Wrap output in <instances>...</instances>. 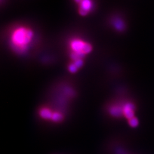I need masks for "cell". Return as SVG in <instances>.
Returning a JSON list of instances; mask_svg holds the SVG:
<instances>
[{
  "mask_svg": "<svg viewBox=\"0 0 154 154\" xmlns=\"http://www.w3.org/2000/svg\"><path fill=\"white\" fill-rule=\"evenodd\" d=\"M33 32L28 28H17L12 33L11 42L13 45L20 51H23L33 38Z\"/></svg>",
  "mask_w": 154,
  "mask_h": 154,
  "instance_id": "cell-1",
  "label": "cell"
},
{
  "mask_svg": "<svg viewBox=\"0 0 154 154\" xmlns=\"http://www.w3.org/2000/svg\"><path fill=\"white\" fill-rule=\"evenodd\" d=\"M137 107L132 102H127L123 105V116L127 119L130 120L135 117Z\"/></svg>",
  "mask_w": 154,
  "mask_h": 154,
  "instance_id": "cell-2",
  "label": "cell"
},
{
  "mask_svg": "<svg viewBox=\"0 0 154 154\" xmlns=\"http://www.w3.org/2000/svg\"><path fill=\"white\" fill-rule=\"evenodd\" d=\"M77 2L80 3L79 13L82 16L87 15L92 8V2L91 1L85 0L78 1Z\"/></svg>",
  "mask_w": 154,
  "mask_h": 154,
  "instance_id": "cell-3",
  "label": "cell"
},
{
  "mask_svg": "<svg viewBox=\"0 0 154 154\" xmlns=\"http://www.w3.org/2000/svg\"><path fill=\"white\" fill-rule=\"evenodd\" d=\"M85 44H86L85 42L83 41L81 39H73L70 43V46L72 50V52L83 53V50Z\"/></svg>",
  "mask_w": 154,
  "mask_h": 154,
  "instance_id": "cell-4",
  "label": "cell"
},
{
  "mask_svg": "<svg viewBox=\"0 0 154 154\" xmlns=\"http://www.w3.org/2000/svg\"><path fill=\"white\" fill-rule=\"evenodd\" d=\"M123 105H115L111 106L110 108V114L114 117H121L123 116Z\"/></svg>",
  "mask_w": 154,
  "mask_h": 154,
  "instance_id": "cell-5",
  "label": "cell"
},
{
  "mask_svg": "<svg viewBox=\"0 0 154 154\" xmlns=\"http://www.w3.org/2000/svg\"><path fill=\"white\" fill-rule=\"evenodd\" d=\"M53 112L47 108H43L39 111V116L44 119H51Z\"/></svg>",
  "mask_w": 154,
  "mask_h": 154,
  "instance_id": "cell-6",
  "label": "cell"
},
{
  "mask_svg": "<svg viewBox=\"0 0 154 154\" xmlns=\"http://www.w3.org/2000/svg\"><path fill=\"white\" fill-rule=\"evenodd\" d=\"M113 24H114V26L118 31L122 32V31L124 30V29H125V22H123V20L120 18L116 19L113 22Z\"/></svg>",
  "mask_w": 154,
  "mask_h": 154,
  "instance_id": "cell-7",
  "label": "cell"
},
{
  "mask_svg": "<svg viewBox=\"0 0 154 154\" xmlns=\"http://www.w3.org/2000/svg\"><path fill=\"white\" fill-rule=\"evenodd\" d=\"M85 55V54L82 52H72L70 55V57L72 60L74 61L81 59L82 60Z\"/></svg>",
  "mask_w": 154,
  "mask_h": 154,
  "instance_id": "cell-8",
  "label": "cell"
},
{
  "mask_svg": "<svg viewBox=\"0 0 154 154\" xmlns=\"http://www.w3.org/2000/svg\"><path fill=\"white\" fill-rule=\"evenodd\" d=\"M63 119V116L60 112H53V114L51 118V121L55 122H60Z\"/></svg>",
  "mask_w": 154,
  "mask_h": 154,
  "instance_id": "cell-9",
  "label": "cell"
},
{
  "mask_svg": "<svg viewBox=\"0 0 154 154\" xmlns=\"http://www.w3.org/2000/svg\"><path fill=\"white\" fill-rule=\"evenodd\" d=\"M128 124L130 126L133 128L137 127L138 126V124H139V121H138V118H136L135 116L131 118V119L128 120Z\"/></svg>",
  "mask_w": 154,
  "mask_h": 154,
  "instance_id": "cell-10",
  "label": "cell"
},
{
  "mask_svg": "<svg viewBox=\"0 0 154 154\" xmlns=\"http://www.w3.org/2000/svg\"><path fill=\"white\" fill-rule=\"evenodd\" d=\"M92 50V46L91 45L88 44V42H86V44L85 45L84 48H83V53L85 54H88Z\"/></svg>",
  "mask_w": 154,
  "mask_h": 154,
  "instance_id": "cell-11",
  "label": "cell"
},
{
  "mask_svg": "<svg viewBox=\"0 0 154 154\" xmlns=\"http://www.w3.org/2000/svg\"><path fill=\"white\" fill-rule=\"evenodd\" d=\"M78 68L77 67V66H75L73 63H71L69 66V72L72 73H75L77 72L78 70Z\"/></svg>",
  "mask_w": 154,
  "mask_h": 154,
  "instance_id": "cell-12",
  "label": "cell"
},
{
  "mask_svg": "<svg viewBox=\"0 0 154 154\" xmlns=\"http://www.w3.org/2000/svg\"><path fill=\"white\" fill-rule=\"evenodd\" d=\"M73 63H74L75 66H77V67L78 69H79V68H81V67L83 66V62L82 60L81 59V60H76V61H74Z\"/></svg>",
  "mask_w": 154,
  "mask_h": 154,
  "instance_id": "cell-13",
  "label": "cell"
}]
</instances>
